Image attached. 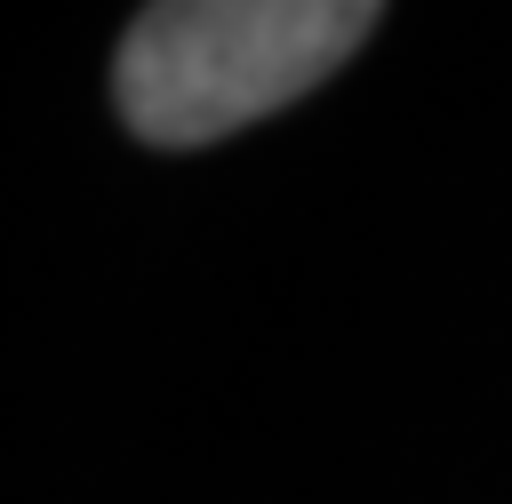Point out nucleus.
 <instances>
[{
	"label": "nucleus",
	"mask_w": 512,
	"mask_h": 504,
	"mask_svg": "<svg viewBox=\"0 0 512 504\" xmlns=\"http://www.w3.org/2000/svg\"><path fill=\"white\" fill-rule=\"evenodd\" d=\"M384 0H144L112 56V104L144 144H216L320 88Z\"/></svg>",
	"instance_id": "nucleus-1"
}]
</instances>
